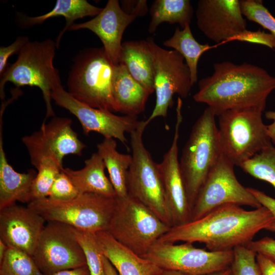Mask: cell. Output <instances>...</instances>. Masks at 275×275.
Here are the masks:
<instances>
[{
  "mask_svg": "<svg viewBox=\"0 0 275 275\" xmlns=\"http://www.w3.org/2000/svg\"><path fill=\"white\" fill-rule=\"evenodd\" d=\"M63 168L51 159L41 161L36 168L38 172L32 186V201L48 197L51 186Z\"/></svg>",
  "mask_w": 275,
  "mask_h": 275,
  "instance_id": "32",
  "label": "cell"
},
{
  "mask_svg": "<svg viewBox=\"0 0 275 275\" xmlns=\"http://www.w3.org/2000/svg\"><path fill=\"white\" fill-rule=\"evenodd\" d=\"M104 256L119 275H158L162 270L152 261L118 242L107 231L96 233Z\"/></svg>",
  "mask_w": 275,
  "mask_h": 275,
  "instance_id": "20",
  "label": "cell"
},
{
  "mask_svg": "<svg viewBox=\"0 0 275 275\" xmlns=\"http://www.w3.org/2000/svg\"><path fill=\"white\" fill-rule=\"evenodd\" d=\"M150 13L151 19L148 32L153 33L164 22L178 24L183 29L190 24L194 10L189 0H155L151 5Z\"/></svg>",
  "mask_w": 275,
  "mask_h": 275,
  "instance_id": "27",
  "label": "cell"
},
{
  "mask_svg": "<svg viewBox=\"0 0 275 275\" xmlns=\"http://www.w3.org/2000/svg\"><path fill=\"white\" fill-rule=\"evenodd\" d=\"M248 189L258 200L261 205L267 208L273 215V222L265 230L275 233V198L267 195L264 192L257 189L252 187H248Z\"/></svg>",
  "mask_w": 275,
  "mask_h": 275,
  "instance_id": "39",
  "label": "cell"
},
{
  "mask_svg": "<svg viewBox=\"0 0 275 275\" xmlns=\"http://www.w3.org/2000/svg\"><path fill=\"white\" fill-rule=\"evenodd\" d=\"M113 93L116 112L133 117L144 111L151 94L133 78L122 63L114 66Z\"/></svg>",
  "mask_w": 275,
  "mask_h": 275,
  "instance_id": "22",
  "label": "cell"
},
{
  "mask_svg": "<svg viewBox=\"0 0 275 275\" xmlns=\"http://www.w3.org/2000/svg\"><path fill=\"white\" fill-rule=\"evenodd\" d=\"M116 201L107 231L122 245L143 256L171 227L128 195L116 198Z\"/></svg>",
  "mask_w": 275,
  "mask_h": 275,
  "instance_id": "8",
  "label": "cell"
},
{
  "mask_svg": "<svg viewBox=\"0 0 275 275\" xmlns=\"http://www.w3.org/2000/svg\"><path fill=\"white\" fill-rule=\"evenodd\" d=\"M72 121L66 117H53L40 129L22 138L32 164L38 167L41 161L51 159L62 166L67 155H81L86 147L72 128Z\"/></svg>",
  "mask_w": 275,
  "mask_h": 275,
  "instance_id": "14",
  "label": "cell"
},
{
  "mask_svg": "<svg viewBox=\"0 0 275 275\" xmlns=\"http://www.w3.org/2000/svg\"><path fill=\"white\" fill-rule=\"evenodd\" d=\"M210 76L201 79L194 100L206 104L216 116L229 110L254 108L263 112L275 77L258 66L230 61L214 63Z\"/></svg>",
  "mask_w": 275,
  "mask_h": 275,
  "instance_id": "2",
  "label": "cell"
},
{
  "mask_svg": "<svg viewBox=\"0 0 275 275\" xmlns=\"http://www.w3.org/2000/svg\"><path fill=\"white\" fill-rule=\"evenodd\" d=\"M120 63L150 94L154 92V60L146 40L122 43Z\"/></svg>",
  "mask_w": 275,
  "mask_h": 275,
  "instance_id": "24",
  "label": "cell"
},
{
  "mask_svg": "<svg viewBox=\"0 0 275 275\" xmlns=\"http://www.w3.org/2000/svg\"><path fill=\"white\" fill-rule=\"evenodd\" d=\"M57 48L56 42L50 39L29 41L18 54L16 61L1 75V99L5 97L4 87L8 81L17 88L36 86L40 89L45 103V119L54 117L51 93L53 89L62 86L59 71L53 63Z\"/></svg>",
  "mask_w": 275,
  "mask_h": 275,
  "instance_id": "4",
  "label": "cell"
},
{
  "mask_svg": "<svg viewBox=\"0 0 275 275\" xmlns=\"http://www.w3.org/2000/svg\"><path fill=\"white\" fill-rule=\"evenodd\" d=\"M243 16L268 30L275 37V17L260 0H240Z\"/></svg>",
  "mask_w": 275,
  "mask_h": 275,
  "instance_id": "33",
  "label": "cell"
},
{
  "mask_svg": "<svg viewBox=\"0 0 275 275\" xmlns=\"http://www.w3.org/2000/svg\"><path fill=\"white\" fill-rule=\"evenodd\" d=\"M116 202V197L84 193L69 201L48 198L35 200L28 206L47 222H60L76 229L96 233L108 231Z\"/></svg>",
  "mask_w": 275,
  "mask_h": 275,
  "instance_id": "7",
  "label": "cell"
},
{
  "mask_svg": "<svg viewBox=\"0 0 275 275\" xmlns=\"http://www.w3.org/2000/svg\"><path fill=\"white\" fill-rule=\"evenodd\" d=\"M45 221L28 206L6 207L0 210V239L32 257Z\"/></svg>",
  "mask_w": 275,
  "mask_h": 275,
  "instance_id": "18",
  "label": "cell"
},
{
  "mask_svg": "<svg viewBox=\"0 0 275 275\" xmlns=\"http://www.w3.org/2000/svg\"><path fill=\"white\" fill-rule=\"evenodd\" d=\"M0 275H44L33 257L19 250L9 248L0 262Z\"/></svg>",
  "mask_w": 275,
  "mask_h": 275,
  "instance_id": "31",
  "label": "cell"
},
{
  "mask_svg": "<svg viewBox=\"0 0 275 275\" xmlns=\"http://www.w3.org/2000/svg\"><path fill=\"white\" fill-rule=\"evenodd\" d=\"M79 193L68 176L62 171L57 176L47 198L60 201H69Z\"/></svg>",
  "mask_w": 275,
  "mask_h": 275,
  "instance_id": "35",
  "label": "cell"
},
{
  "mask_svg": "<svg viewBox=\"0 0 275 275\" xmlns=\"http://www.w3.org/2000/svg\"><path fill=\"white\" fill-rule=\"evenodd\" d=\"M158 275H187V274L179 272V271L162 270Z\"/></svg>",
  "mask_w": 275,
  "mask_h": 275,
  "instance_id": "45",
  "label": "cell"
},
{
  "mask_svg": "<svg viewBox=\"0 0 275 275\" xmlns=\"http://www.w3.org/2000/svg\"><path fill=\"white\" fill-rule=\"evenodd\" d=\"M205 275H233L230 267L220 271L211 273Z\"/></svg>",
  "mask_w": 275,
  "mask_h": 275,
  "instance_id": "44",
  "label": "cell"
},
{
  "mask_svg": "<svg viewBox=\"0 0 275 275\" xmlns=\"http://www.w3.org/2000/svg\"><path fill=\"white\" fill-rule=\"evenodd\" d=\"M245 246L256 254L266 257L275 263V239L265 237L257 240H252Z\"/></svg>",
  "mask_w": 275,
  "mask_h": 275,
  "instance_id": "38",
  "label": "cell"
},
{
  "mask_svg": "<svg viewBox=\"0 0 275 275\" xmlns=\"http://www.w3.org/2000/svg\"><path fill=\"white\" fill-rule=\"evenodd\" d=\"M163 45L173 48L184 58L190 73L193 85L198 80L197 66L202 54L211 47L208 44H202L194 38L190 24L180 30L176 28L173 35L166 40Z\"/></svg>",
  "mask_w": 275,
  "mask_h": 275,
  "instance_id": "28",
  "label": "cell"
},
{
  "mask_svg": "<svg viewBox=\"0 0 275 275\" xmlns=\"http://www.w3.org/2000/svg\"><path fill=\"white\" fill-rule=\"evenodd\" d=\"M8 249V245L0 239V262L3 260Z\"/></svg>",
  "mask_w": 275,
  "mask_h": 275,
  "instance_id": "43",
  "label": "cell"
},
{
  "mask_svg": "<svg viewBox=\"0 0 275 275\" xmlns=\"http://www.w3.org/2000/svg\"><path fill=\"white\" fill-rule=\"evenodd\" d=\"M105 167L102 158L94 153L85 161V166L78 170L62 169L76 187L79 194L92 193L116 198V194L109 178L105 173Z\"/></svg>",
  "mask_w": 275,
  "mask_h": 275,
  "instance_id": "23",
  "label": "cell"
},
{
  "mask_svg": "<svg viewBox=\"0 0 275 275\" xmlns=\"http://www.w3.org/2000/svg\"><path fill=\"white\" fill-rule=\"evenodd\" d=\"M154 60L155 105L146 120L149 124L155 118L167 116L168 110L173 104V97L177 94L186 98L193 84L189 68L183 57L175 50L165 49L152 37L146 39Z\"/></svg>",
  "mask_w": 275,
  "mask_h": 275,
  "instance_id": "11",
  "label": "cell"
},
{
  "mask_svg": "<svg viewBox=\"0 0 275 275\" xmlns=\"http://www.w3.org/2000/svg\"><path fill=\"white\" fill-rule=\"evenodd\" d=\"M3 145V124H1L0 210L16 204V202H31L32 186L37 174L32 169L23 173L16 172L8 162Z\"/></svg>",
  "mask_w": 275,
  "mask_h": 275,
  "instance_id": "21",
  "label": "cell"
},
{
  "mask_svg": "<svg viewBox=\"0 0 275 275\" xmlns=\"http://www.w3.org/2000/svg\"><path fill=\"white\" fill-rule=\"evenodd\" d=\"M138 17L125 11L119 1L108 0L99 14L93 19L80 23H74L68 31L88 29L100 39L103 48L113 64H120L121 42L126 28Z\"/></svg>",
  "mask_w": 275,
  "mask_h": 275,
  "instance_id": "19",
  "label": "cell"
},
{
  "mask_svg": "<svg viewBox=\"0 0 275 275\" xmlns=\"http://www.w3.org/2000/svg\"><path fill=\"white\" fill-rule=\"evenodd\" d=\"M234 166L222 154L198 193L191 209L190 221L199 219L225 204L246 205L255 209L262 206L248 187L238 181Z\"/></svg>",
  "mask_w": 275,
  "mask_h": 275,
  "instance_id": "12",
  "label": "cell"
},
{
  "mask_svg": "<svg viewBox=\"0 0 275 275\" xmlns=\"http://www.w3.org/2000/svg\"><path fill=\"white\" fill-rule=\"evenodd\" d=\"M182 101L178 97L176 106V122L171 146L158 163L167 205L172 226L180 225L190 221L191 209L179 167L178 141L182 122Z\"/></svg>",
  "mask_w": 275,
  "mask_h": 275,
  "instance_id": "16",
  "label": "cell"
},
{
  "mask_svg": "<svg viewBox=\"0 0 275 275\" xmlns=\"http://www.w3.org/2000/svg\"><path fill=\"white\" fill-rule=\"evenodd\" d=\"M114 139L104 138L97 145V152L101 157L109 174V179L115 189L116 198L128 196L127 173L132 161V156L120 153Z\"/></svg>",
  "mask_w": 275,
  "mask_h": 275,
  "instance_id": "25",
  "label": "cell"
},
{
  "mask_svg": "<svg viewBox=\"0 0 275 275\" xmlns=\"http://www.w3.org/2000/svg\"><path fill=\"white\" fill-rule=\"evenodd\" d=\"M215 116L209 107L204 111L192 127L179 160L191 209L200 189L222 154Z\"/></svg>",
  "mask_w": 275,
  "mask_h": 275,
  "instance_id": "3",
  "label": "cell"
},
{
  "mask_svg": "<svg viewBox=\"0 0 275 275\" xmlns=\"http://www.w3.org/2000/svg\"><path fill=\"white\" fill-rule=\"evenodd\" d=\"M29 41L25 36H19L10 45L0 47V75H2L7 68L9 58L14 54H18L23 47Z\"/></svg>",
  "mask_w": 275,
  "mask_h": 275,
  "instance_id": "37",
  "label": "cell"
},
{
  "mask_svg": "<svg viewBox=\"0 0 275 275\" xmlns=\"http://www.w3.org/2000/svg\"><path fill=\"white\" fill-rule=\"evenodd\" d=\"M76 239L85 255L91 275H104V255L96 233L74 228Z\"/></svg>",
  "mask_w": 275,
  "mask_h": 275,
  "instance_id": "30",
  "label": "cell"
},
{
  "mask_svg": "<svg viewBox=\"0 0 275 275\" xmlns=\"http://www.w3.org/2000/svg\"><path fill=\"white\" fill-rule=\"evenodd\" d=\"M273 219L271 212L263 206L246 210L237 205L225 204L199 219L171 227L158 241L200 242L209 251H231L248 244Z\"/></svg>",
  "mask_w": 275,
  "mask_h": 275,
  "instance_id": "1",
  "label": "cell"
},
{
  "mask_svg": "<svg viewBox=\"0 0 275 275\" xmlns=\"http://www.w3.org/2000/svg\"><path fill=\"white\" fill-rule=\"evenodd\" d=\"M148 125L140 121L130 134L132 161L127 176L128 195L145 205L163 221L172 226L158 163L145 147L143 132Z\"/></svg>",
  "mask_w": 275,
  "mask_h": 275,
  "instance_id": "9",
  "label": "cell"
},
{
  "mask_svg": "<svg viewBox=\"0 0 275 275\" xmlns=\"http://www.w3.org/2000/svg\"><path fill=\"white\" fill-rule=\"evenodd\" d=\"M49 275H91L87 265L81 267L58 271Z\"/></svg>",
  "mask_w": 275,
  "mask_h": 275,
  "instance_id": "41",
  "label": "cell"
},
{
  "mask_svg": "<svg viewBox=\"0 0 275 275\" xmlns=\"http://www.w3.org/2000/svg\"><path fill=\"white\" fill-rule=\"evenodd\" d=\"M102 10V8L91 5L86 0H57L50 11L38 16L27 17L25 24L27 25L42 24L49 18L64 16L66 25L59 34L56 42L58 48L64 34L74 24L75 20L87 16H96Z\"/></svg>",
  "mask_w": 275,
  "mask_h": 275,
  "instance_id": "26",
  "label": "cell"
},
{
  "mask_svg": "<svg viewBox=\"0 0 275 275\" xmlns=\"http://www.w3.org/2000/svg\"><path fill=\"white\" fill-rule=\"evenodd\" d=\"M162 270L179 271L187 275H205L230 267L233 251H211L194 246L157 241L142 256Z\"/></svg>",
  "mask_w": 275,
  "mask_h": 275,
  "instance_id": "10",
  "label": "cell"
},
{
  "mask_svg": "<svg viewBox=\"0 0 275 275\" xmlns=\"http://www.w3.org/2000/svg\"><path fill=\"white\" fill-rule=\"evenodd\" d=\"M233 251L230 268L233 275H260L257 254L254 251L245 245L237 246Z\"/></svg>",
  "mask_w": 275,
  "mask_h": 275,
  "instance_id": "34",
  "label": "cell"
},
{
  "mask_svg": "<svg viewBox=\"0 0 275 275\" xmlns=\"http://www.w3.org/2000/svg\"><path fill=\"white\" fill-rule=\"evenodd\" d=\"M262 112L254 108L229 110L219 115L218 132L222 154L240 165L272 144Z\"/></svg>",
  "mask_w": 275,
  "mask_h": 275,
  "instance_id": "6",
  "label": "cell"
},
{
  "mask_svg": "<svg viewBox=\"0 0 275 275\" xmlns=\"http://www.w3.org/2000/svg\"><path fill=\"white\" fill-rule=\"evenodd\" d=\"M253 177L265 181L275 189V146L271 144L239 167Z\"/></svg>",
  "mask_w": 275,
  "mask_h": 275,
  "instance_id": "29",
  "label": "cell"
},
{
  "mask_svg": "<svg viewBox=\"0 0 275 275\" xmlns=\"http://www.w3.org/2000/svg\"><path fill=\"white\" fill-rule=\"evenodd\" d=\"M232 40L262 44L275 50V37L270 33L260 30L251 31L246 30L234 37L230 41Z\"/></svg>",
  "mask_w": 275,
  "mask_h": 275,
  "instance_id": "36",
  "label": "cell"
},
{
  "mask_svg": "<svg viewBox=\"0 0 275 275\" xmlns=\"http://www.w3.org/2000/svg\"><path fill=\"white\" fill-rule=\"evenodd\" d=\"M73 62L67 78L68 92L91 107L116 112L113 93L115 65L104 48L81 50Z\"/></svg>",
  "mask_w": 275,
  "mask_h": 275,
  "instance_id": "5",
  "label": "cell"
},
{
  "mask_svg": "<svg viewBox=\"0 0 275 275\" xmlns=\"http://www.w3.org/2000/svg\"><path fill=\"white\" fill-rule=\"evenodd\" d=\"M32 257L44 275L87 265L74 228L57 222L45 225Z\"/></svg>",
  "mask_w": 275,
  "mask_h": 275,
  "instance_id": "13",
  "label": "cell"
},
{
  "mask_svg": "<svg viewBox=\"0 0 275 275\" xmlns=\"http://www.w3.org/2000/svg\"><path fill=\"white\" fill-rule=\"evenodd\" d=\"M51 96L57 105L77 118L84 134L96 132L104 138L118 140L128 149L125 133H130L138 127L140 121L137 117L118 116L91 107L75 99L62 86L53 89Z\"/></svg>",
  "mask_w": 275,
  "mask_h": 275,
  "instance_id": "15",
  "label": "cell"
},
{
  "mask_svg": "<svg viewBox=\"0 0 275 275\" xmlns=\"http://www.w3.org/2000/svg\"><path fill=\"white\" fill-rule=\"evenodd\" d=\"M196 16L199 30L216 43L230 41L246 30L238 0H200Z\"/></svg>",
  "mask_w": 275,
  "mask_h": 275,
  "instance_id": "17",
  "label": "cell"
},
{
  "mask_svg": "<svg viewBox=\"0 0 275 275\" xmlns=\"http://www.w3.org/2000/svg\"><path fill=\"white\" fill-rule=\"evenodd\" d=\"M256 260L260 275H275V263L266 257L257 254Z\"/></svg>",
  "mask_w": 275,
  "mask_h": 275,
  "instance_id": "40",
  "label": "cell"
},
{
  "mask_svg": "<svg viewBox=\"0 0 275 275\" xmlns=\"http://www.w3.org/2000/svg\"><path fill=\"white\" fill-rule=\"evenodd\" d=\"M103 264L104 275H119L113 265L104 256Z\"/></svg>",
  "mask_w": 275,
  "mask_h": 275,
  "instance_id": "42",
  "label": "cell"
}]
</instances>
